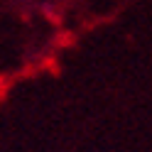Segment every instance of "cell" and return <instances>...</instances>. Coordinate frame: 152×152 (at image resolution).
Masks as SVG:
<instances>
[]
</instances>
